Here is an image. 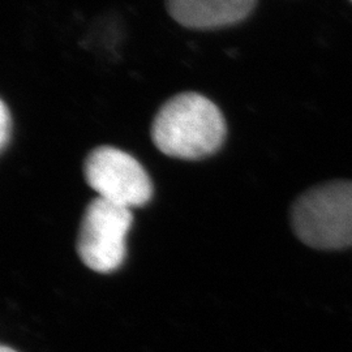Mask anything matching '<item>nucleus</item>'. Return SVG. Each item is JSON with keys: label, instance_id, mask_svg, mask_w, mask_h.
Returning <instances> with one entry per match:
<instances>
[{"label": "nucleus", "instance_id": "nucleus-4", "mask_svg": "<svg viewBox=\"0 0 352 352\" xmlns=\"http://www.w3.org/2000/svg\"><path fill=\"white\" fill-rule=\"evenodd\" d=\"M84 175L98 197L126 209L144 206L153 196L151 177L142 164L113 146H98L90 151Z\"/></svg>", "mask_w": 352, "mask_h": 352}, {"label": "nucleus", "instance_id": "nucleus-6", "mask_svg": "<svg viewBox=\"0 0 352 352\" xmlns=\"http://www.w3.org/2000/svg\"><path fill=\"white\" fill-rule=\"evenodd\" d=\"M11 135H12V116L6 102H1V106H0V148L1 151L7 148Z\"/></svg>", "mask_w": 352, "mask_h": 352}, {"label": "nucleus", "instance_id": "nucleus-5", "mask_svg": "<svg viewBox=\"0 0 352 352\" xmlns=\"http://www.w3.org/2000/svg\"><path fill=\"white\" fill-rule=\"evenodd\" d=\"M257 0H166L170 16L190 29H218L241 23Z\"/></svg>", "mask_w": 352, "mask_h": 352}, {"label": "nucleus", "instance_id": "nucleus-2", "mask_svg": "<svg viewBox=\"0 0 352 352\" xmlns=\"http://www.w3.org/2000/svg\"><path fill=\"white\" fill-rule=\"evenodd\" d=\"M298 238L316 250L352 245V182H333L309 189L292 206Z\"/></svg>", "mask_w": 352, "mask_h": 352}, {"label": "nucleus", "instance_id": "nucleus-1", "mask_svg": "<svg viewBox=\"0 0 352 352\" xmlns=\"http://www.w3.org/2000/svg\"><path fill=\"white\" fill-rule=\"evenodd\" d=\"M227 126L218 106L199 93L174 96L162 104L151 124V140L168 157L200 160L225 142Z\"/></svg>", "mask_w": 352, "mask_h": 352}, {"label": "nucleus", "instance_id": "nucleus-8", "mask_svg": "<svg viewBox=\"0 0 352 352\" xmlns=\"http://www.w3.org/2000/svg\"><path fill=\"white\" fill-rule=\"evenodd\" d=\"M351 1H352V0H351Z\"/></svg>", "mask_w": 352, "mask_h": 352}, {"label": "nucleus", "instance_id": "nucleus-3", "mask_svg": "<svg viewBox=\"0 0 352 352\" xmlns=\"http://www.w3.org/2000/svg\"><path fill=\"white\" fill-rule=\"evenodd\" d=\"M131 209L97 197L89 204L78 231L81 261L97 273H111L126 258V234L132 226Z\"/></svg>", "mask_w": 352, "mask_h": 352}, {"label": "nucleus", "instance_id": "nucleus-7", "mask_svg": "<svg viewBox=\"0 0 352 352\" xmlns=\"http://www.w3.org/2000/svg\"><path fill=\"white\" fill-rule=\"evenodd\" d=\"M0 352H16L13 349H11V347H7V346H3L1 347V350H0Z\"/></svg>", "mask_w": 352, "mask_h": 352}]
</instances>
